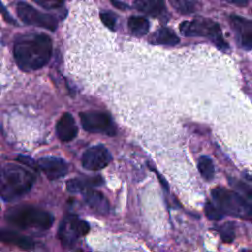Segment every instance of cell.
Masks as SVG:
<instances>
[{"instance_id": "83f0119b", "label": "cell", "mask_w": 252, "mask_h": 252, "mask_svg": "<svg viewBox=\"0 0 252 252\" xmlns=\"http://www.w3.org/2000/svg\"><path fill=\"white\" fill-rule=\"evenodd\" d=\"M109 1L112 3V5L115 8H117L119 10H126V9H128V6L126 4H124L123 2L119 1V0H109Z\"/></svg>"}, {"instance_id": "277c9868", "label": "cell", "mask_w": 252, "mask_h": 252, "mask_svg": "<svg viewBox=\"0 0 252 252\" xmlns=\"http://www.w3.org/2000/svg\"><path fill=\"white\" fill-rule=\"evenodd\" d=\"M212 196L224 215L245 220L252 219V205L235 190L216 187L212 190Z\"/></svg>"}, {"instance_id": "30bf717a", "label": "cell", "mask_w": 252, "mask_h": 252, "mask_svg": "<svg viewBox=\"0 0 252 252\" xmlns=\"http://www.w3.org/2000/svg\"><path fill=\"white\" fill-rule=\"evenodd\" d=\"M229 24L237 43L243 49H252V21L240 16L229 17Z\"/></svg>"}, {"instance_id": "4fadbf2b", "label": "cell", "mask_w": 252, "mask_h": 252, "mask_svg": "<svg viewBox=\"0 0 252 252\" xmlns=\"http://www.w3.org/2000/svg\"><path fill=\"white\" fill-rule=\"evenodd\" d=\"M0 241L24 250H32L34 248V242L30 237L6 228H0Z\"/></svg>"}, {"instance_id": "cb8c5ba5", "label": "cell", "mask_w": 252, "mask_h": 252, "mask_svg": "<svg viewBox=\"0 0 252 252\" xmlns=\"http://www.w3.org/2000/svg\"><path fill=\"white\" fill-rule=\"evenodd\" d=\"M99 18L101 20V22L104 24V26H106V28H108L111 31L115 30V26H116V18L115 16L110 13V12H103L99 14Z\"/></svg>"}, {"instance_id": "3957f363", "label": "cell", "mask_w": 252, "mask_h": 252, "mask_svg": "<svg viewBox=\"0 0 252 252\" xmlns=\"http://www.w3.org/2000/svg\"><path fill=\"white\" fill-rule=\"evenodd\" d=\"M5 218L10 224L22 229H48L54 221V218L49 212L30 205L10 208Z\"/></svg>"}, {"instance_id": "44dd1931", "label": "cell", "mask_w": 252, "mask_h": 252, "mask_svg": "<svg viewBox=\"0 0 252 252\" xmlns=\"http://www.w3.org/2000/svg\"><path fill=\"white\" fill-rule=\"evenodd\" d=\"M228 181L232 188L252 205V186L232 177H228Z\"/></svg>"}, {"instance_id": "ba28073f", "label": "cell", "mask_w": 252, "mask_h": 252, "mask_svg": "<svg viewBox=\"0 0 252 252\" xmlns=\"http://www.w3.org/2000/svg\"><path fill=\"white\" fill-rule=\"evenodd\" d=\"M17 14L19 18L28 25L44 28L49 31H55L57 28V21L54 17L48 14L40 13L32 6L25 2H21L17 5Z\"/></svg>"}, {"instance_id": "484cf974", "label": "cell", "mask_w": 252, "mask_h": 252, "mask_svg": "<svg viewBox=\"0 0 252 252\" xmlns=\"http://www.w3.org/2000/svg\"><path fill=\"white\" fill-rule=\"evenodd\" d=\"M0 13L3 15V17H4V20H6L7 22H9V23H11V24H16V22L14 21V19L9 15V13H8V11L6 10V8L2 5V3H1V1H0Z\"/></svg>"}, {"instance_id": "52a82bcc", "label": "cell", "mask_w": 252, "mask_h": 252, "mask_svg": "<svg viewBox=\"0 0 252 252\" xmlns=\"http://www.w3.org/2000/svg\"><path fill=\"white\" fill-rule=\"evenodd\" d=\"M81 123L87 132L102 133L113 136L116 133L115 126L110 116L100 111H86L80 113Z\"/></svg>"}, {"instance_id": "2e32d148", "label": "cell", "mask_w": 252, "mask_h": 252, "mask_svg": "<svg viewBox=\"0 0 252 252\" xmlns=\"http://www.w3.org/2000/svg\"><path fill=\"white\" fill-rule=\"evenodd\" d=\"M135 7L152 17H161L166 13L163 0H134Z\"/></svg>"}, {"instance_id": "e0dca14e", "label": "cell", "mask_w": 252, "mask_h": 252, "mask_svg": "<svg viewBox=\"0 0 252 252\" xmlns=\"http://www.w3.org/2000/svg\"><path fill=\"white\" fill-rule=\"evenodd\" d=\"M150 41L154 44L173 46L179 42V38L173 31L163 27L159 28L153 33V35L150 38Z\"/></svg>"}, {"instance_id": "6da1fadb", "label": "cell", "mask_w": 252, "mask_h": 252, "mask_svg": "<svg viewBox=\"0 0 252 252\" xmlns=\"http://www.w3.org/2000/svg\"><path fill=\"white\" fill-rule=\"evenodd\" d=\"M14 58L23 71H36L45 66L51 58L52 41L44 33L20 36L14 44Z\"/></svg>"}, {"instance_id": "8fae6325", "label": "cell", "mask_w": 252, "mask_h": 252, "mask_svg": "<svg viewBox=\"0 0 252 252\" xmlns=\"http://www.w3.org/2000/svg\"><path fill=\"white\" fill-rule=\"evenodd\" d=\"M37 167L43 171L49 180H55L64 176L69 169L68 163L63 158L54 156L41 157L37 160Z\"/></svg>"}, {"instance_id": "4316f807", "label": "cell", "mask_w": 252, "mask_h": 252, "mask_svg": "<svg viewBox=\"0 0 252 252\" xmlns=\"http://www.w3.org/2000/svg\"><path fill=\"white\" fill-rule=\"evenodd\" d=\"M18 160L21 161V162H23V163H25L26 165H29V166H31V167H32V168H35V166L33 165L32 159H31L30 158H28V157L19 156V157H18Z\"/></svg>"}, {"instance_id": "ffe728a7", "label": "cell", "mask_w": 252, "mask_h": 252, "mask_svg": "<svg viewBox=\"0 0 252 252\" xmlns=\"http://www.w3.org/2000/svg\"><path fill=\"white\" fill-rule=\"evenodd\" d=\"M198 170L202 177L208 181L212 180L215 176V167L212 159L207 156H201L198 159Z\"/></svg>"}, {"instance_id": "7c38bea8", "label": "cell", "mask_w": 252, "mask_h": 252, "mask_svg": "<svg viewBox=\"0 0 252 252\" xmlns=\"http://www.w3.org/2000/svg\"><path fill=\"white\" fill-rule=\"evenodd\" d=\"M56 134L60 141L62 142H70L72 141L78 134V127L74 120V117L65 112L59 118L56 123Z\"/></svg>"}, {"instance_id": "7402d4cb", "label": "cell", "mask_w": 252, "mask_h": 252, "mask_svg": "<svg viewBox=\"0 0 252 252\" xmlns=\"http://www.w3.org/2000/svg\"><path fill=\"white\" fill-rule=\"evenodd\" d=\"M220 233L221 240L226 243H230L233 241L235 233H234V224L232 222H225L221 225H219L216 228Z\"/></svg>"}, {"instance_id": "5b68a950", "label": "cell", "mask_w": 252, "mask_h": 252, "mask_svg": "<svg viewBox=\"0 0 252 252\" xmlns=\"http://www.w3.org/2000/svg\"><path fill=\"white\" fill-rule=\"evenodd\" d=\"M181 33L185 36H203L213 41L219 48L227 49L228 44L222 36L220 27L210 19L198 18L184 21L179 25Z\"/></svg>"}, {"instance_id": "9c48e42d", "label": "cell", "mask_w": 252, "mask_h": 252, "mask_svg": "<svg viewBox=\"0 0 252 252\" xmlns=\"http://www.w3.org/2000/svg\"><path fill=\"white\" fill-rule=\"evenodd\" d=\"M112 158L108 150L96 145L89 148L82 156V165L84 168L91 171H97L104 168L111 161Z\"/></svg>"}, {"instance_id": "d6986e66", "label": "cell", "mask_w": 252, "mask_h": 252, "mask_svg": "<svg viewBox=\"0 0 252 252\" xmlns=\"http://www.w3.org/2000/svg\"><path fill=\"white\" fill-rule=\"evenodd\" d=\"M169 3L177 12L184 15L192 14L200 8L198 0H169Z\"/></svg>"}, {"instance_id": "ac0fdd59", "label": "cell", "mask_w": 252, "mask_h": 252, "mask_svg": "<svg viewBox=\"0 0 252 252\" xmlns=\"http://www.w3.org/2000/svg\"><path fill=\"white\" fill-rule=\"evenodd\" d=\"M128 27L130 32L137 36H143L148 33L150 29L149 21L140 16H132L128 20Z\"/></svg>"}, {"instance_id": "7a4b0ae2", "label": "cell", "mask_w": 252, "mask_h": 252, "mask_svg": "<svg viewBox=\"0 0 252 252\" xmlns=\"http://www.w3.org/2000/svg\"><path fill=\"white\" fill-rule=\"evenodd\" d=\"M34 183V175L27 168L13 163L0 166V197L11 202L26 195Z\"/></svg>"}, {"instance_id": "9a60e30c", "label": "cell", "mask_w": 252, "mask_h": 252, "mask_svg": "<svg viewBox=\"0 0 252 252\" xmlns=\"http://www.w3.org/2000/svg\"><path fill=\"white\" fill-rule=\"evenodd\" d=\"M103 180L100 176L94 177H77L72 178L67 181L66 187L67 190L71 193H82L88 189H91L94 186H98L102 184Z\"/></svg>"}, {"instance_id": "8992f818", "label": "cell", "mask_w": 252, "mask_h": 252, "mask_svg": "<svg viewBox=\"0 0 252 252\" xmlns=\"http://www.w3.org/2000/svg\"><path fill=\"white\" fill-rule=\"evenodd\" d=\"M89 230L90 225L85 220L75 215H67L59 225L57 235L61 244L68 248L73 246L81 236L86 235Z\"/></svg>"}, {"instance_id": "d4e9b609", "label": "cell", "mask_w": 252, "mask_h": 252, "mask_svg": "<svg viewBox=\"0 0 252 252\" xmlns=\"http://www.w3.org/2000/svg\"><path fill=\"white\" fill-rule=\"evenodd\" d=\"M32 1L37 5H39L40 7L47 10L58 9L64 3V0H32Z\"/></svg>"}, {"instance_id": "5bb4252c", "label": "cell", "mask_w": 252, "mask_h": 252, "mask_svg": "<svg viewBox=\"0 0 252 252\" xmlns=\"http://www.w3.org/2000/svg\"><path fill=\"white\" fill-rule=\"evenodd\" d=\"M84 199L95 213L105 215L109 212V203L102 193L91 188L84 192Z\"/></svg>"}, {"instance_id": "f1b7e54d", "label": "cell", "mask_w": 252, "mask_h": 252, "mask_svg": "<svg viewBox=\"0 0 252 252\" xmlns=\"http://www.w3.org/2000/svg\"><path fill=\"white\" fill-rule=\"evenodd\" d=\"M231 4H234V5H237V6H245L247 5L248 1L249 0H225Z\"/></svg>"}, {"instance_id": "603a6c76", "label": "cell", "mask_w": 252, "mask_h": 252, "mask_svg": "<svg viewBox=\"0 0 252 252\" xmlns=\"http://www.w3.org/2000/svg\"><path fill=\"white\" fill-rule=\"evenodd\" d=\"M205 213L210 220H220L223 218V212L218 207L216 203L208 201L205 205Z\"/></svg>"}]
</instances>
